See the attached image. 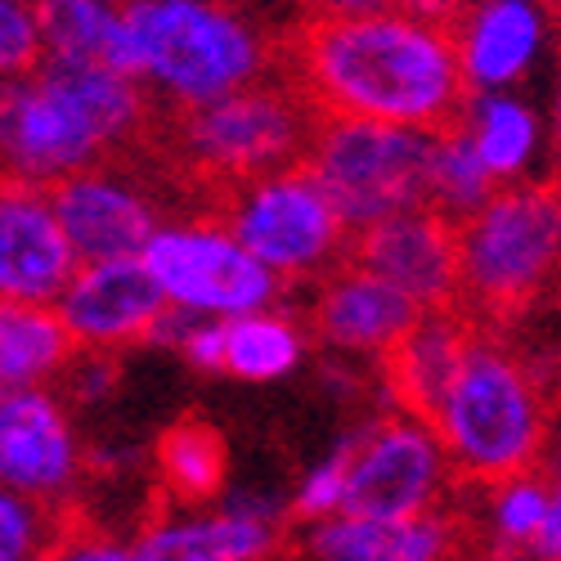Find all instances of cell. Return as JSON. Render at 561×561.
Here are the masks:
<instances>
[{
    "mask_svg": "<svg viewBox=\"0 0 561 561\" xmlns=\"http://www.w3.org/2000/svg\"><path fill=\"white\" fill-rule=\"evenodd\" d=\"M278 45L284 77L319 117H364L440 135L467 122L477 95L467 85L454 32L409 10L301 19Z\"/></svg>",
    "mask_w": 561,
    "mask_h": 561,
    "instance_id": "obj_1",
    "label": "cell"
},
{
    "mask_svg": "<svg viewBox=\"0 0 561 561\" xmlns=\"http://www.w3.org/2000/svg\"><path fill=\"white\" fill-rule=\"evenodd\" d=\"M162 104L149 81L113 68H72L45 59L27 77L5 81V180L50 184L149 153Z\"/></svg>",
    "mask_w": 561,
    "mask_h": 561,
    "instance_id": "obj_2",
    "label": "cell"
},
{
    "mask_svg": "<svg viewBox=\"0 0 561 561\" xmlns=\"http://www.w3.org/2000/svg\"><path fill=\"white\" fill-rule=\"evenodd\" d=\"M314 130L319 108L288 77H270L203 108L162 104L149 153L171 180L190 184L203 211H211L233 184L306 162Z\"/></svg>",
    "mask_w": 561,
    "mask_h": 561,
    "instance_id": "obj_3",
    "label": "cell"
},
{
    "mask_svg": "<svg viewBox=\"0 0 561 561\" xmlns=\"http://www.w3.org/2000/svg\"><path fill=\"white\" fill-rule=\"evenodd\" d=\"M432 427L440 432L462 481L499 485L507 477L535 472L548 458L552 396L535 364L494 337L490 323H481L472 351L432 413Z\"/></svg>",
    "mask_w": 561,
    "mask_h": 561,
    "instance_id": "obj_4",
    "label": "cell"
},
{
    "mask_svg": "<svg viewBox=\"0 0 561 561\" xmlns=\"http://www.w3.org/2000/svg\"><path fill=\"white\" fill-rule=\"evenodd\" d=\"M145 77L167 108H203L248 85L270 81V68L284 64L274 45L248 14L229 0H122Z\"/></svg>",
    "mask_w": 561,
    "mask_h": 561,
    "instance_id": "obj_5",
    "label": "cell"
},
{
    "mask_svg": "<svg viewBox=\"0 0 561 561\" xmlns=\"http://www.w3.org/2000/svg\"><path fill=\"white\" fill-rule=\"evenodd\" d=\"M462 310L507 323L561 297V175L522 180L458 225Z\"/></svg>",
    "mask_w": 561,
    "mask_h": 561,
    "instance_id": "obj_6",
    "label": "cell"
},
{
    "mask_svg": "<svg viewBox=\"0 0 561 561\" xmlns=\"http://www.w3.org/2000/svg\"><path fill=\"white\" fill-rule=\"evenodd\" d=\"M432 162L436 130L364 117H319L306 158L351 233L413 207H432Z\"/></svg>",
    "mask_w": 561,
    "mask_h": 561,
    "instance_id": "obj_7",
    "label": "cell"
},
{
    "mask_svg": "<svg viewBox=\"0 0 561 561\" xmlns=\"http://www.w3.org/2000/svg\"><path fill=\"white\" fill-rule=\"evenodd\" d=\"M211 216H220L239 233V243L284 284L323 278L351 261L355 233L306 162L233 184L216 198Z\"/></svg>",
    "mask_w": 561,
    "mask_h": 561,
    "instance_id": "obj_8",
    "label": "cell"
},
{
    "mask_svg": "<svg viewBox=\"0 0 561 561\" xmlns=\"http://www.w3.org/2000/svg\"><path fill=\"white\" fill-rule=\"evenodd\" d=\"M145 265L162 284L167 301L198 319H239L270 310L284 288V278L261 265L239 243V233L211 211L162 225L145 252Z\"/></svg>",
    "mask_w": 561,
    "mask_h": 561,
    "instance_id": "obj_9",
    "label": "cell"
},
{
    "mask_svg": "<svg viewBox=\"0 0 561 561\" xmlns=\"http://www.w3.org/2000/svg\"><path fill=\"white\" fill-rule=\"evenodd\" d=\"M454 462L440 440V432L417 413H391L368 423L351 436V485H346V512L378 522H409L436 512Z\"/></svg>",
    "mask_w": 561,
    "mask_h": 561,
    "instance_id": "obj_10",
    "label": "cell"
},
{
    "mask_svg": "<svg viewBox=\"0 0 561 561\" xmlns=\"http://www.w3.org/2000/svg\"><path fill=\"white\" fill-rule=\"evenodd\" d=\"M351 261L382 274L423 310L462 306L458 225L436 207H413L359 229L351 239Z\"/></svg>",
    "mask_w": 561,
    "mask_h": 561,
    "instance_id": "obj_11",
    "label": "cell"
},
{
    "mask_svg": "<svg viewBox=\"0 0 561 561\" xmlns=\"http://www.w3.org/2000/svg\"><path fill=\"white\" fill-rule=\"evenodd\" d=\"M81 477V440L72 417L45 387L0 396V481L45 507H59Z\"/></svg>",
    "mask_w": 561,
    "mask_h": 561,
    "instance_id": "obj_12",
    "label": "cell"
},
{
    "mask_svg": "<svg viewBox=\"0 0 561 561\" xmlns=\"http://www.w3.org/2000/svg\"><path fill=\"white\" fill-rule=\"evenodd\" d=\"M81 270V252L55 211L50 190L5 180L0 198V297L19 306H59Z\"/></svg>",
    "mask_w": 561,
    "mask_h": 561,
    "instance_id": "obj_13",
    "label": "cell"
},
{
    "mask_svg": "<svg viewBox=\"0 0 561 561\" xmlns=\"http://www.w3.org/2000/svg\"><path fill=\"white\" fill-rule=\"evenodd\" d=\"M59 314L68 319L81 351H122L135 342H153L171 301L145 256L135 261H81L77 278L59 297Z\"/></svg>",
    "mask_w": 561,
    "mask_h": 561,
    "instance_id": "obj_14",
    "label": "cell"
},
{
    "mask_svg": "<svg viewBox=\"0 0 561 561\" xmlns=\"http://www.w3.org/2000/svg\"><path fill=\"white\" fill-rule=\"evenodd\" d=\"M50 198L81 261H135L162 229L158 203L135 175L122 171V162L90 167L50 184Z\"/></svg>",
    "mask_w": 561,
    "mask_h": 561,
    "instance_id": "obj_15",
    "label": "cell"
},
{
    "mask_svg": "<svg viewBox=\"0 0 561 561\" xmlns=\"http://www.w3.org/2000/svg\"><path fill=\"white\" fill-rule=\"evenodd\" d=\"M135 543L149 561H265L284 543V499L243 490L220 512H167Z\"/></svg>",
    "mask_w": 561,
    "mask_h": 561,
    "instance_id": "obj_16",
    "label": "cell"
},
{
    "mask_svg": "<svg viewBox=\"0 0 561 561\" xmlns=\"http://www.w3.org/2000/svg\"><path fill=\"white\" fill-rule=\"evenodd\" d=\"M417 319H423V306L409 301L396 284L364 270L359 261H342L333 274H323L310 310L314 337L329 351L378 359H387L409 337Z\"/></svg>",
    "mask_w": 561,
    "mask_h": 561,
    "instance_id": "obj_17",
    "label": "cell"
},
{
    "mask_svg": "<svg viewBox=\"0 0 561 561\" xmlns=\"http://www.w3.org/2000/svg\"><path fill=\"white\" fill-rule=\"evenodd\" d=\"M548 14V0H462L449 32L467 85L477 95L517 85L543 50Z\"/></svg>",
    "mask_w": 561,
    "mask_h": 561,
    "instance_id": "obj_18",
    "label": "cell"
},
{
    "mask_svg": "<svg viewBox=\"0 0 561 561\" xmlns=\"http://www.w3.org/2000/svg\"><path fill=\"white\" fill-rule=\"evenodd\" d=\"M477 333H481V319H472L462 306L423 310V319L409 329V337L387 355V391L396 396V404L432 423V413L445 400Z\"/></svg>",
    "mask_w": 561,
    "mask_h": 561,
    "instance_id": "obj_19",
    "label": "cell"
},
{
    "mask_svg": "<svg viewBox=\"0 0 561 561\" xmlns=\"http://www.w3.org/2000/svg\"><path fill=\"white\" fill-rule=\"evenodd\" d=\"M306 548L314 561H449L458 548V530L440 507L409 522L337 512V517L310 526Z\"/></svg>",
    "mask_w": 561,
    "mask_h": 561,
    "instance_id": "obj_20",
    "label": "cell"
},
{
    "mask_svg": "<svg viewBox=\"0 0 561 561\" xmlns=\"http://www.w3.org/2000/svg\"><path fill=\"white\" fill-rule=\"evenodd\" d=\"M36 14L45 32V59L139 77V45L126 5H113V0H36Z\"/></svg>",
    "mask_w": 561,
    "mask_h": 561,
    "instance_id": "obj_21",
    "label": "cell"
},
{
    "mask_svg": "<svg viewBox=\"0 0 561 561\" xmlns=\"http://www.w3.org/2000/svg\"><path fill=\"white\" fill-rule=\"evenodd\" d=\"M77 355L81 342L72 337L59 306L5 301V310H0V382H5V391L64 378Z\"/></svg>",
    "mask_w": 561,
    "mask_h": 561,
    "instance_id": "obj_22",
    "label": "cell"
},
{
    "mask_svg": "<svg viewBox=\"0 0 561 561\" xmlns=\"http://www.w3.org/2000/svg\"><path fill=\"white\" fill-rule=\"evenodd\" d=\"M462 126L477 139V149L499 184L526 180L530 162L539 158V117L526 100L507 95V90H485V95H472Z\"/></svg>",
    "mask_w": 561,
    "mask_h": 561,
    "instance_id": "obj_23",
    "label": "cell"
},
{
    "mask_svg": "<svg viewBox=\"0 0 561 561\" xmlns=\"http://www.w3.org/2000/svg\"><path fill=\"white\" fill-rule=\"evenodd\" d=\"M306 359V337L288 314L256 310L225 319V373L248 382H274Z\"/></svg>",
    "mask_w": 561,
    "mask_h": 561,
    "instance_id": "obj_24",
    "label": "cell"
},
{
    "mask_svg": "<svg viewBox=\"0 0 561 561\" xmlns=\"http://www.w3.org/2000/svg\"><path fill=\"white\" fill-rule=\"evenodd\" d=\"M158 477L175 503H207L225 485V440L203 417H184L158 440Z\"/></svg>",
    "mask_w": 561,
    "mask_h": 561,
    "instance_id": "obj_25",
    "label": "cell"
},
{
    "mask_svg": "<svg viewBox=\"0 0 561 561\" xmlns=\"http://www.w3.org/2000/svg\"><path fill=\"white\" fill-rule=\"evenodd\" d=\"M503 184L494 180V171L485 167L477 139L467 135V126L440 130L436 135V162H432V207L445 211L454 225H462L467 216H477Z\"/></svg>",
    "mask_w": 561,
    "mask_h": 561,
    "instance_id": "obj_26",
    "label": "cell"
},
{
    "mask_svg": "<svg viewBox=\"0 0 561 561\" xmlns=\"http://www.w3.org/2000/svg\"><path fill=\"white\" fill-rule=\"evenodd\" d=\"M552 503V477L522 472L485 485V535L499 552H530Z\"/></svg>",
    "mask_w": 561,
    "mask_h": 561,
    "instance_id": "obj_27",
    "label": "cell"
},
{
    "mask_svg": "<svg viewBox=\"0 0 561 561\" xmlns=\"http://www.w3.org/2000/svg\"><path fill=\"white\" fill-rule=\"evenodd\" d=\"M346 485H351V436L333 454H323L301 477V485L293 494V512L310 526L329 522L337 512H346Z\"/></svg>",
    "mask_w": 561,
    "mask_h": 561,
    "instance_id": "obj_28",
    "label": "cell"
},
{
    "mask_svg": "<svg viewBox=\"0 0 561 561\" xmlns=\"http://www.w3.org/2000/svg\"><path fill=\"white\" fill-rule=\"evenodd\" d=\"M50 507L14 490L0 494V561H36L50 552Z\"/></svg>",
    "mask_w": 561,
    "mask_h": 561,
    "instance_id": "obj_29",
    "label": "cell"
},
{
    "mask_svg": "<svg viewBox=\"0 0 561 561\" xmlns=\"http://www.w3.org/2000/svg\"><path fill=\"white\" fill-rule=\"evenodd\" d=\"M45 64V32L36 0H0V68L10 77H27Z\"/></svg>",
    "mask_w": 561,
    "mask_h": 561,
    "instance_id": "obj_30",
    "label": "cell"
},
{
    "mask_svg": "<svg viewBox=\"0 0 561 561\" xmlns=\"http://www.w3.org/2000/svg\"><path fill=\"white\" fill-rule=\"evenodd\" d=\"M64 378H68V396H72V400L95 404V400H104V396L113 391V382H117V359H113V351H81Z\"/></svg>",
    "mask_w": 561,
    "mask_h": 561,
    "instance_id": "obj_31",
    "label": "cell"
},
{
    "mask_svg": "<svg viewBox=\"0 0 561 561\" xmlns=\"http://www.w3.org/2000/svg\"><path fill=\"white\" fill-rule=\"evenodd\" d=\"M180 351L194 368L225 373V319H190V329L180 337Z\"/></svg>",
    "mask_w": 561,
    "mask_h": 561,
    "instance_id": "obj_32",
    "label": "cell"
},
{
    "mask_svg": "<svg viewBox=\"0 0 561 561\" xmlns=\"http://www.w3.org/2000/svg\"><path fill=\"white\" fill-rule=\"evenodd\" d=\"M59 561H149L139 552V543H122V539H108V535H68L59 548H55Z\"/></svg>",
    "mask_w": 561,
    "mask_h": 561,
    "instance_id": "obj_33",
    "label": "cell"
},
{
    "mask_svg": "<svg viewBox=\"0 0 561 561\" xmlns=\"http://www.w3.org/2000/svg\"><path fill=\"white\" fill-rule=\"evenodd\" d=\"M400 10V0H301V19H368Z\"/></svg>",
    "mask_w": 561,
    "mask_h": 561,
    "instance_id": "obj_34",
    "label": "cell"
},
{
    "mask_svg": "<svg viewBox=\"0 0 561 561\" xmlns=\"http://www.w3.org/2000/svg\"><path fill=\"white\" fill-rule=\"evenodd\" d=\"M530 561H561V477H552V503H548V522L526 552Z\"/></svg>",
    "mask_w": 561,
    "mask_h": 561,
    "instance_id": "obj_35",
    "label": "cell"
},
{
    "mask_svg": "<svg viewBox=\"0 0 561 561\" xmlns=\"http://www.w3.org/2000/svg\"><path fill=\"white\" fill-rule=\"evenodd\" d=\"M548 477H561V404H552V432H548Z\"/></svg>",
    "mask_w": 561,
    "mask_h": 561,
    "instance_id": "obj_36",
    "label": "cell"
},
{
    "mask_svg": "<svg viewBox=\"0 0 561 561\" xmlns=\"http://www.w3.org/2000/svg\"><path fill=\"white\" fill-rule=\"evenodd\" d=\"M552 149H557V167H561V72H557V90H552Z\"/></svg>",
    "mask_w": 561,
    "mask_h": 561,
    "instance_id": "obj_37",
    "label": "cell"
},
{
    "mask_svg": "<svg viewBox=\"0 0 561 561\" xmlns=\"http://www.w3.org/2000/svg\"><path fill=\"white\" fill-rule=\"evenodd\" d=\"M548 10H552V14L561 19V0H548Z\"/></svg>",
    "mask_w": 561,
    "mask_h": 561,
    "instance_id": "obj_38",
    "label": "cell"
},
{
    "mask_svg": "<svg viewBox=\"0 0 561 561\" xmlns=\"http://www.w3.org/2000/svg\"><path fill=\"white\" fill-rule=\"evenodd\" d=\"M36 561H59V557H55V552H45V557H36Z\"/></svg>",
    "mask_w": 561,
    "mask_h": 561,
    "instance_id": "obj_39",
    "label": "cell"
}]
</instances>
